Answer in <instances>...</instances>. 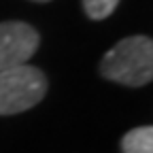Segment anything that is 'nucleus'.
I'll list each match as a JSON object with an SVG mask.
<instances>
[{
	"mask_svg": "<svg viewBox=\"0 0 153 153\" xmlns=\"http://www.w3.org/2000/svg\"><path fill=\"white\" fill-rule=\"evenodd\" d=\"M32 2H51V0H32Z\"/></svg>",
	"mask_w": 153,
	"mask_h": 153,
	"instance_id": "obj_6",
	"label": "nucleus"
},
{
	"mask_svg": "<svg viewBox=\"0 0 153 153\" xmlns=\"http://www.w3.org/2000/svg\"><path fill=\"white\" fill-rule=\"evenodd\" d=\"M47 76L36 66H13L0 70V117L34 108L47 94Z\"/></svg>",
	"mask_w": 153,
	"mask_h": 153,
	"instance_id": "obj_2",
	"label": "nucleus"
},
{
	"mask_svg": "<svg viewBox=\"0 0 153 153\" xmlns=\"http://www.w3.org/2000/svg\"><path fill=\"white\" fill-rule=\"evenodd\" d=\"M121 0H81L85 15L91 22H102V19L111 17L115 13V9L119 7Z\"/></svg>",
	"mask_w": 153,
	"mask_h": 153,
	"instance_id": "obj_5",
	"label": "nucleus"
},
{
	"mask_svg": "<svg viewBox=\"0 0 153 153\" xmlns=\"http://www.w3.org/2000/svg\"><path fill=\"white\" fill-rule=\"evenodd\" d=\"M106 81L126 87H143L153 79V41L145 34L126 36L111 47L98 66Z\"/></svg>",
	"mask_w": 153,
	"mask_h": 153,
	"instance_id": "obj_1",
	"label": "nucleus"
},
{
	"mask_svg": "<svg viewBox=\"0 0 153 153\" xmlns=\"http://www.w3.org/2000/svg\"><path fill=\"white\" fill-rule=\"evenodd\" d=\"M121 153H153V128L138 126L121 136Z\"/></svg>",
	"mask_w": 153,
	"mask_h": 153,
	"instance_id": "obj_4",
	"label": "nucleus"
},
{
	"mask_svg": "<svg viewBox=\"0 0 153 153\" xmlns=\"http://www.w3.org/2000/svg\"><path fill=\"white\" fill-rule=\"evenodd\" d=\"M38 47L41 34L32 24L19 19L0 22V70L28 64Z\"/></svg>",
	"mask_w": 153,
	"mask_h": 153,
	"instance_id": "obj_3",
	"label": "nucleus"
}]
</instances>
